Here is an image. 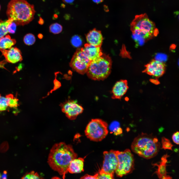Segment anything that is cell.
Instances as JSON below:
<instances>
[{
    "instance_id": "30",
    "label": "cell",
    "mask_w": 179,
    "mask_h": 179,
    "mask_svg": "<svg viewBox=\"0 0 179 179\" xmlns=\"http://www.w3.org/2000/svg\"><path fill=\"white\" fill-rule=\"evenodd\" d=\"M172 139L173 142L177 144L179 143V133L178 131L174 133L172 136Z\"/></svg>"
},
{
    "instance_id": "5",
    "label": "cell",
    "mask_w": 179,
    "mask_h": 179,
    "mask_svg": "<svg viewBox=\"0 0 179 179\" xmlns=\"http://www.w3.org/2000/svg\"><path fill=\"white\" fill-rule=\"evenodd\" d=\"M155 27L154 23L149 19L145 13L136 15L131 24V30L133 33L145 40L149 39L153 36Z\"/></svg>"
},
{
    "instance_id": "28",
    "label": "cell",
    "mask_w": 179,
    "mask_h": 179,
    "mask_svg": "<svg viewBox=\"0 0 179 179\" xmlns=\"http://www.w3.org/2000/svg\"><path fill=\"white\" fill-rule=\"evenodd\" d=\"M17 26L16 23L13 21L8 26V32L11 34H14L15 32Z\"/></svg>"
},
{
    "instance_id": "31",
    "label": "cell",
    "mask_w": 179,
    "mask_h": 179,
    "mask_svg": "<svg viewBox=\"0 0 179 179\" xmlns=\"http://www.w3.org/2000/svg\"><path fill=\"white\" fill-rule=\"evenodd\" d=\"M98 175V173H97L94 175L92 176L89 175L88 174H86L84 176L81 177L80 179H97V176Z\"/></svg>"
},
{
    "instance_id": "10",
    "label": "cell",
    "mask_w": 179,
    "mask_h": 179,
    "mask_svg": "<svg viewBox=\"0 0 179 179\" xmlns=\"http://www.w3.org/2000/svg\"><path fill=\"white\" fill-rule=\"evenodd\" d=\"M104 160L101 170L114 175L118 164L116 151L111 150L103 152Z\"/></svg>"
},
{
    "instance_id": "33",
    "label": "cell",
    "mask_w": 179,
    "mask_h": 179,
    "mask_svg": "<svg viewBox=\"0 0 179 179\" xmlns=\"http://www.w3.org/2000/svg\"><path fill=\"white\" fill-rule=\"evenodd\" d=\"M7 172L6 171H4L3 174L1 175V178L2 179H6L7 178Z\"/></svg>"
},
{
    "instance_id": "36",
    "label": "cell",
    "mask_w": 179,
    "mask_h": 179,
    "mask_svg": "<svg viewBox=\"0 0 179 179\" xmlns=\"http://www.w3.org/2000/svg\"><path fill=\"white\" fill-rule=\"evenodd\" d=\"M6 62V60H5L0 62V67L4 68V66Z\"/></svg>"
},
{
    "instance_id": "38",
    "label": "cell",
    "mask_w": 179,
    "mask_h": 179,
    "mask_svg": "<svg viewBox=\"0 0 179 179\" xmlns=\"http://www.w3.org/2000/svg\"><path fill=\"white\" fill-rule=\"evenodd\" d=\"M92 0L95 3H98L102 2L103 0Z\"/></svg>"
},
{
    "instance_id": "27",
    "label": "cell",
    "mask_w": 179,
    "mask_h": 179,
    "mask_svg": "<svg viewBox=\"0 0 179 179\" xmlns=\"http://www.w3.org/2000/svg\"><path fill=\"white\" fill-rule=\"evenodd\" d=\"M114 175L102 171L100 170L97 177L98 179H114Z\"/></svg>"
},
{
    "instance_id": "17",
    "label": "cell",
    "mask_w": 179,
    "mask_h": 179,
    "mask_svg": "<svg viewBox=\"0 0 179 179\" xmlns=\"http://www.w3.org/2000/svg\"><path fill=\"white\" fill-rule=\"evenodd\" d=\"M84 159L81 157L76 158L70 162L68 170L71 174L78 173L84 171Z\"/></svg>"
},
{
    "instance_id": "35",
    "label": "cell",
    "mask_w": 179,
    "mask_h": 179,
    "mask_svg": "<svg viewBox=\"0 0 179 179\" xmlns=\"http://www.w3.org/2000/svg\"><path fill=\"white\" fill-rule=\"evenodd\" d=\"M64 3H71L73 2L74 0H62Z\"/></svg>"
},
{
    "instance_id": "7",
    "label": "cell",
    "mask_w": 179,
    "mask_h": 179,
    "mask_svg": "<svg viewBox=\"0 0 179 179\" xmlns=\"http://www.w3.org/2000/svg\"><path fill=\"white\" fill-rule=\"evenodd\" d=\"M118 164L115 173L116 176L122 177L130 173L134 169V159L133 155L129 149L124 151H116Z\"/></svg>"
},
{
    "instance_id": "19",
    "label": "cell",
    "mask_w": 179,
    "mask_h": 179,
    "mask_svg": "<svg viewBox=\"0 0 179 179\" xmlns=\"http://www.w3.org/2000/svg\"><path fill=\"white\" fill-rule=\"evenodd\" d=\"M16 43V41L15 39H11L9 35H6L0 39V50L9 49Z\"/></svg>"
},
{
    "instance_id": "14",
    "label": "cell",
    "mask_w": 179,
    "mask_h": 179,
    "mask_svg": "<svg viewBox=\"0 0 179 179\" xmlns=\"http://www.w3.org/2000/svg\"><path fill=\"white\" fill-rule=\"evenodd\" d=\"M128 89L126 80H122L117 82L112 90V98L114 99H120L126 93Z\"/></svg>"
},
{
    "instance_id": "11",
    "label": "cell",
    "mask_w": 179,
    "mask_h": 179,
    "mask_svg": "<svg viewBox=\"0 0 179 179\" xmlns=\"http://www.w3.org/2000/svg\"><path fill=\"white\" fill-rule=\"evenodd\" d=\"M165 66L163 62L156 60H153L145 65V68L143 72L150 75L158 77L164 73Z\"/></svg>"
},
{
    "instance_id": "41",
    "label": "cell",
    "mask_w": 179,
    "mask_h": 179,
    "mask_svg": "<svg viewBox=\"0 0 179 179\" xmlns=\"http://www.w3.org/2000/svg\"><path fill=\"white\" fill-rule=\"evenodd\" d=\"M38 37L39 38L41 39L43 38V36L42 34H40L38 35Z\"/></svg>"
},
{
    "instance_id": "39",
    "label": "cell",
    "mask_w": 179,
    "mask_h": 179,
    "mask_svg": "<svg viewBox=\"0 0 179 179\" xmlns=\"http://www.w3.org/2000/svg\"><path fill=\"white\" fill-rule=\"evenodd\" d=\"M39 23L40 24H42L44 23L43 20L41 18H40Z\"/></svg>"
},
{
    "instance_id": "12",
    "label": "cell",
    "mask_w": 179,
    "mask_h": 179,
    "mask_svg": "<svg viewBox=\"0 0 179 179\" xmlns=\"http://www.w3.org/2000/svg\"><path fill=\"white\" fill-rule=\"evenodd\" d=\"M5 57L6 61L9 63H15L21 61L22 60L21 52L16 47H11L7 49L0 50Z\"/></svg>"
},
{
    "instance_id": "25",
    "label": "cell",
    "mask_w": 179,
    "mask_h": 179,
    "mask_svg": "<svg viewBox=\"0 0 179 179\" xmlns=\"http://www.w3.org/2000/svg\"><path fill=\"white\" fill-rule=\"evenodd\" d=\"M162 148L165 150L168 149L172 150L173 145L169 139L164 137L162 138Z\"/></svg>"
},
{
    "instance_id": "29",
    "label": "cell",
    "mask_w": 179,
    "mask_h": 179,
    "mask_svg": "<svg viewBox=\"0 0 179 179\" xmlns=\"http://www.w3.org/2000/svg\"><path fill=\"white\" fill-rule=\"evenodd\" d=\"M133 37L135 42H136L137 43H138L139 45H141L143 44L144 42V39L142 37L138 35L133 33Z\"/></svg>"
},
{
    "instance_id": "21",
    "label": "cell",
    "mask_w": 179,
    "mask_h": 179,
    "mask_svg": "<svg viewBox=\"0 0 179 179\" xmlns=\"http://www.w3.org/2000/svg\"><path fill=\"white\" fill-rule=\"evenodd\" d=\"M109 129L110 131L116 135L120 134L122 132V129L120 127L119 123L118 122H113L110 125Z\"/></svg>"
},
{
    "instance_id": "4",
    "label": "cell",
    "mask_w": 179,
    "mask_h": 179,
    "mask_svg": "<svg viewBox=\"0 0 179 179\" xmlns=\"http://www.w3.org/2000/svg\"><path fill=\"white\" fill-rule=\"evenodd\" d=\"M112 60L108 55L103 54L99 59L91 61L86 73L88 77L94 80H103L110 74Z\"/></svg>"
},
{
    "instance_id": "1",
    "label": "cell",
    "mask_w": 179,
    "mask_h": 179,
    "mask_svg": "<svg viewBox=\"0 0 179 179\" xmlns=\"http://www.w3.org/2000/svg\"><path fill=\"white\" fill-rule=\"evenodd\" d=\"M77 157L71 145L60 142L55 144L50 149L47 163L52 169L57 172L64 179L68 172L70 162Z\"/></svg>"
},
{
    "instance_id": "37",
    "label": "cell",
    "mask_w": 179,
    "mask_h": 179,
    "mask_svg": "<svg viewBox=\"0 0 179 179\" xmlns=\"http://www.w3.org/2000/svg\"><path fill=\"white\" fill-rule=\"evenodd\" d=\"M151 81L153 83L157 85L159 83V81L157 80L151 79Z\"/></svg>"
},
{
    "instance_id": "16",
    "label": "cell",
    "mask_w": 179,
    "mask_h": 179,
    "mask_svg": "<svg viewBox=\"0 0 179 179\" xmlns=\"http://www.w3.org/2000/svg\"><path fill=\"white\" fill-rule=\"evenodd\" d=\"M167 154L164 155L161 158V161L158 164H153L152 165L156 166L158 167L157 170L154 174H156L159 178L162 179H171L172 178L167 175L168 173L166 170V163L167 162V158L168 157Z\"/></svg>"
},
{
    "instance_id": "18",
    "label": "cell",
    "mask_w": 179,
    "mask_h": 179,
    "mask_svg": "<svg viewBox=\"0 0 179 179\" xmlns=\"http://www.w3.org/2000/svg\"><path fill=\"white\" fill-rule=\"evenodd\" d=\"M14 97L11 94L7 95L5 97L0 94V112L6 110L9 107L11 108V100Z\"/></svg>"
},
{
    "instance_id": "15",
    "label": "cell",
    "mask_w": 179,
    "mask_h": 179,
    "mask_svg": "<svg viewBox=\"0 0 179 179\" xmlns=\"http://www.w3.org/2000/svg\"><path fill=\"white\" fill-rule=\"evenodd\" d=\"M86 38L88 43L100 47H101L103 40L101 31L95 28L87 34Z\"/></svg>"
},
{
    "instance_id": "24",
    "label": "cell",
    "mask_w": 179,
    "mask_h": 179,
    "mask_svg": "<svg viewBox=\"0 0 179 179\" xmlns=\"http://www.w3.org/2000/svg\"><path fill=\"white\" fill-rule=\"evenodd\" d=\"M23 41L24 43L26 45H32L35 42V37L34 35L32 34H28L24 37Z\"/></svg>"
},
{
    "instance_id": "22",
    "label": "cell",
    "mask_w": 179,
    "mask_h": 179,
    "mask_svg": "<svg viewBox=\"0 0 179 179\" xmlns=\"http://www.w3.org/2000/svg\"><path fill=\"white\" fill-rule=\"evenodd\" d=\"M70 42L72 45L74 47L79 48L82 45L83 41L80 36L78 35H75L71 38Z\"/></svg>"
},
{
    "instance_id": "2",
    "label": "cell",
    "mask_w": 179,
    "mask_h": 179,
    "mask_svg": "<svg viewBox=\"0 0 179 179\" xmlns=\"http://www.w3.org/2000/svg\"><path fill=\"white\" fill-rule=\"evenodd\" d=\"M36 12L33 5L26 0H11L6 11L8 18H11L17 26H23L34 19Z\"/></svg>"
},
{
    "instance_id": "9",
    "label": "cell",
    "mask_w": 179,
    "mask_h": 179,
    "mask_svg": "<svg viewBox=\"0 0 179 179\" xmlns=\"http://www.w3.org/2000/svg\"><path fill=\"white\" fill-rule=\"evenodd\" d=\"M62 111L70 120H73L76 119L78 115L83 111V107L76 101L68 98L67 100L60 104Z\"/></svg>"
},
{
    "instance_id": "34",
    "label": "cell",
    "mask_w": 179,
    "mask_h": 179,
    "mask_svg": "<svg viewBox=\"0 0 179 179\" xmlns=\"http://www.w3.org/2000/svg\"><path fill=\"white\" fill-rule=\"evenodd\" d=\"M159 32V31L158 29L156 28H155L153 31V36H157V35L158 34Z\"/></svg>"
},
{
    "instance_id": "3",
    "label": "cell",
    "mask_w": 179,
    "mask_h": 179,
    "mask_svg": "<svg viewBox=\"0 0 179 179\" xmlns=\"http://www.w3.org/2000/svg\"><path fill=\"white\" fill-rule=\"evenodd\" d=\"M160 144L156 137L151 134L142 133L134 139L131 148L134 152L139 156L148 159L158 154Z\"/></svg>"
},
{
    "instance_id": "44",
    "label": "cell",
    "mask_w": 179,
    "mask_h": 179,
    "mask_svg": "<svg viewBox=\"0 0 179 179\" xmlns=\"http://www.w3.org/2000/svg\"><path fill=\"white\" fill-rule=\"evenodd\" d=\"M0 9H1V6H0Z\"/></svg>"
},
{
    "instance_id": "6",
    "label": "cell",
    "mask_w": 179,
    "mask_h": 179,
    "mask_svg": "<svg viewBox=\"0 0 179 179\" xmlns=\"http://www.w3.org/2000/svg\"><path fill=\"white\" fill-rule=\"evenodd\" d=\"M108 126L107 123L101 119H92L86 127L85 131V135L90 140L101 141L108 134Z\"/></svg>"
},
{
    "instance_id": "13",
    "label": "cell",
    "mask_w": 179,
    "mask_h": 179,
    "mask_svg": "<svg viewBox=\"0 0 179 179\" xmlns=\"http://www.w3.org/2000/svg\"><path fill=\"white\" fill-rule=\"evenodd\" d=\"M82 50L91 61L100 58L103 54L101 47L96 46L89 43L85 44Z\"/></svg>"
},
{
    "instance_id": "20",
    "label": "cell",
    "mask_w": 179,
    "mask_h": 179,
    "mask_svg": "<svg viewBox=\"0 0 179 179\" xmlns=\"http://www.w3.org/2000/svg\"><path fill=\"white\" fill-rule=\"evenodd\" d=\"M13 21L11 18L4 21L0 20V39L8 33V27Z\"/></svg>"
},
{
    "instance_id": "32",
    "label": "cell",
    "mask_w": 179,
    "mask_h": 179,
    "mask_svg": "<svg viewBox=\"0 0 179 179\" xmlns=\"http://www.w3.org/2000/svg\"><path fill=\"white\" fill-rule=\"evenodd\" d=\"M156 58V60L163 62V60L165 61L166 60L167 57L165 54H158L157 55Z\"/></svg>"
},
{
    "instance_id": "42",
    "label": "cell",
    "mask_w": 179,
    "mask_h": 179,
    "mask_svg": "<svg viewBox=\"0 0 179 179\" xmlns=\"http://www.w3.org/2000/svg\"><path fill=\"white\" fill-rule=\"evenodd\" d=\"M170 48L171 49H174L175 48V45L173 44L171 46Z\"/></svg>"
},
{
    "instance_id": "8",
    "label": "cell",
    "mask_w": 179,
    "mask_h": 179,
    "mask_svg": "<svg viewBox=\"0 0 179 179\" xmlns=\"http://www.w3.org/2000/svg\"><path fill=\"white\" fill-rule=\"evenodd\" d=\"M91 62L82 48H79L73 56L69 66L73 71L84 75L86 73Z\"/></svg>"
},
{
    "instance_id": "43",
    "label": "cell",
    "mask_w": 179,
    "mask_h": 179,
    "mask_svg": "<svg viewBox=\"0 0 179 179\" xmlns=\"http://www.w3.org/2000/svg\"><path fill=\"white\" fill-rule=\"evenodd\" d=\"M1 175L0 174V179L1 178Z\"/></svg>"
},
{
    "instance_id": "26",
    "label": "cell",
    "mask_w": 179,
    "mask_h": 179,
    "mask_svg": "<svg viewBox=\"0 0 179 179\" xmlns=\"http://www.w3.org/2000/svg\"><path fill=\"white\" fill-rule=\"evenodd\" d=\"M22 179H42L36 172L34 171H32L29 173L26 174L22 178Z\"/></svg>"
},
{
    "instance_id": "23",
    "label": "cell",
    "mask_w": 179,
    "mask_h": 179,
    "mask_svg": "<svg viewBox=\"0 0 179 179\" xmlns=\"http://www.w3.org/2000/svg\"><path fill=\"white\" fill-rule=\"evenodd\" d=\"M62 26L59 24L56 23L51 24L49 27V31L54 34H58L62 31Z\"/></svg>"
},
{
    "instance_id": "40",
    "label": "cell",
    "mask_w": 179,
    "mask_h": 179,
    "mask_svg": "<svg viewBox=\"0 0 179 179\" xmlns=\"http://www.w3.org/2000/svg\"><path fill=\"white\" fill-rule=\"evenodd\" d=\"M17 68V71H19L22 68V64H20V65H19L18 67Z\"/></svg>"
}]
</instances>
